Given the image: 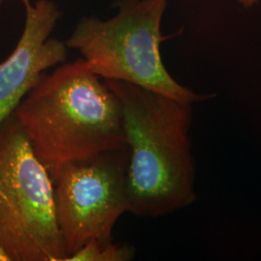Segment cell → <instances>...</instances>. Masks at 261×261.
I'll list each match as a JSON object with an SVG mask.
<instances>
[{"instance_id": "obj_1", "label": "cell", "mask_w": 261, "mask_h": 261, "mask_svg": "<svg viewBox=\"0 0 261 261\" xmlns=\"http://www.w3.org/2000/svg\"><path fill=\"white\" fill-rule=\"evenodd\" d=\"M120 102L130 151L128 212L158 218L193 204V105L121 81L105 80Z\"/></svg>"}, {"instance_id": "obj_2", "label": "cell", "mask_w": 261, "mask_h": 261, "mask_svg": "<svg viewBox=\"0 0 261 261\" xmlns=\"http://www.w3.org/2000/svg\"><path fill=\"white\" fill-rule=\"evenodd\" d=\"M13 113L48 171L128 147L120 102L84 58L44 73Z\"/></svg>"}, {"instance_id": "obj_3", "label": "cell", "mask_w": 261, "mask_h": 261, "mask_svg": "<svg viewBox=\"0 0 261 261\" xmlns=\"http://www.w3.org/2000/svg\"><path fill=\"white\" fill-rule=\"evenodd\" d=\"M168 0H118L117 13L102 20L85 17L65 42L80 51L96 75L121 81L194 105L214 97L196 93L170 75L161 56L167 40L161 22Z\"/></svg>"}, {"instance_id": "obj_4", "label": "cell", "mask_w": 261, "mask_h": 261, "mask_svg": "<svg viewBox=\"0 0 261 261\" xmlns=\"http://www.w3.org/2000/svg\"><path fill=\"white\" fill-rule=\"evenodd\" d=\"M0 248L10 261H66L54 184L14 113L0 123Z\"/></svg>"}, {"instance_id": "obj_5", "label": "cell", "mask_w": 261, "mask_h": 261, "mask_svg": "<svg viewBox=\"0 0 261 261\" xmlns=\"http://www.w3.org/2000/svg\"><path fill=\"white\" fill-rule=\"evenodd\" d=\"M129 158L130 151L126 147L49 171L56 222L67 260L88 243L112 242L116 222L128 212Z\"/></svg>"}, {"instance_id": "obj_6", "label": "cell", "mask_w": 261, "mask_h": 261, "mask_svg": "<svg viewBox=\"0 0 261 261\" xmlns=\"http://www.w3.org/2000/svg\"><path fill=\"white\" fill-rule=\"evenodd\" d=\"M25 10L21 36L0 62V123L11 115L47 69L67 58L65 43L49 38L62 13L53 0H20Z\"/></svg>"}, {"instance_id": "obj_7", "label": "cell", "mask_w": 261, "mask_h": 261, "mask_svg": "<svg viewBox=\"0 0 261 261\" xmlns=\"http://www.w3.org/2000/svg\"><path fill=\"white\" fill-rule=\"evenodd\" d=\"M135 255L136 249L129 244L88 243L67 261H130Z\"/></svg>"}, {"instance_id": "obj_8", "label": "cell", "mask_w": 261, "mask_h": 261, "mask_svg": "<svg viewBox=\"0 0 261 261\" xmlns=\"http://www.w3.org/2000/svg\"><path fill=\"white\" fill-rule=\"evenodd\" d=\"M239 3H241L244 7L250 8L253 4L257 3L258 0H237Z\"/></svg>"}, {"instance_id": "obj_9", "label": "cell", "mask_w": 261, "mask_h": 261, "mask_svg": "<svg viewBox=\"0 0 261 261\" xmlns=\"http://www.w3.org/2000/svg\"><path fill=\"white\" fill-rule=\"evenodd\" d=\"M0 261H10L9 257L1 248H0Z\"/></svg>"}, {"instance_id": "obj_10", "label": "cell", "mask_w": 261, "mask_h": 261, "mask_svg": "<svg viewBox=\"0 0 261 261\" xmlns=\"http://www.w3.org/2000/svg\"><path fill=\"white\" fill-rule=\"evenodd\" d=\"M3 1H4V0H0V7H1V5H2V3H3Z\"/></svg>"}]
</instances>
